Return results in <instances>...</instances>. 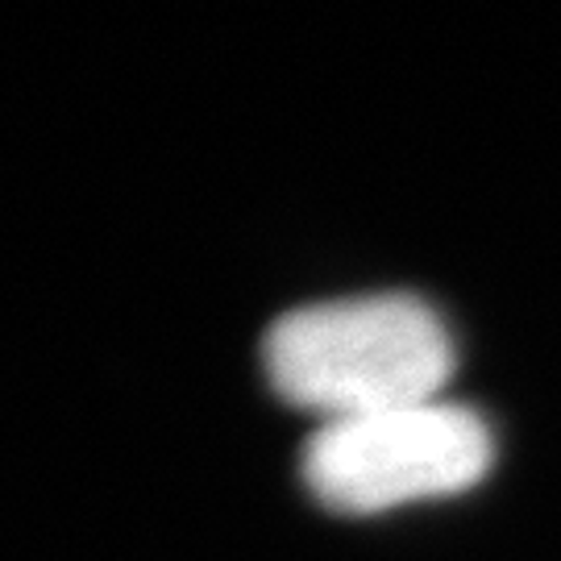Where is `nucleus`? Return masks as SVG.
I'll list each match as a JSON object with an SVG mask.
<instances>
[{"instance_id": "1", "label": "nucleus", "mask_w": 561, "mask_h": 561, "mask_svg": "<svg viewBox=\"0 0 561 561\" xmlns=\"http://www.w3.org/2000/svg\"><path fill=\"white\" fill-rule=\"evenodd\" d=\"M275 396L329 421L433 403L454 375V341L416 296H358L296 308L266 329Z\"/></svg>"}, {"instance_id": "2", "label": "nucleus", "mask_w": 561, "mask_h": 561, "mask_svg": "<svg viewBox=\"0 0 561 561\" xmlns=\"http://www.w3.org/2000/svg\"><path fill=\"white\" fill-rule=\"evenodd\" d=\"M495 461L491 428L461 403H412L321 424L304 445L308 491L345 516L458 495Z\"/></svg>"}]
</instances>
